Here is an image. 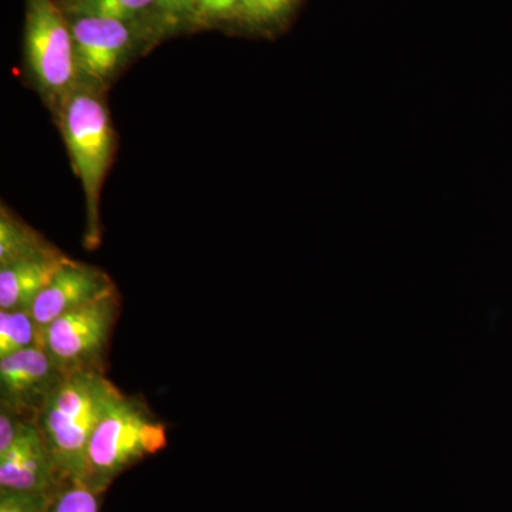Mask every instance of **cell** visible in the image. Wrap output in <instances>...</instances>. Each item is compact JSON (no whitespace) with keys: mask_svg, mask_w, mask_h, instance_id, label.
Instances as JSON below:
<instances>
[{"mask_svg":"<svg viewBox=\"0 0 512 512\" xmlns=\"http://www.w3.org/2000/svg\"><path fill=\"white\" fill-rule=\"evenodd\" d=\"M66 375L43 345L3 357L0 359V410L25 423L39 424L46 404Z\"/></svg>","mask_w":512,"mask_h":512,"instance_id":"cell-6","label":"cell"},{"mask_svg":"<svg viewBox=\"0 0 512 512\" xmlns=\"http://www.w3.org/2000/svg\"><path fill=\"white\" fill-rule=\"evenodd\" d=\"M25 424L28 423L5 410H0V454L6 453L12 447Z\"/></svg>","mask_w":512,"mask_h":512,"instance_id":"cell-17","label":"cell"},{"mask_svg":"<svg viewBox=\"0 0 512 512\" xmlns=\"http://www.w3.org/2000/svg\"><path fill=\"white\" fill-rule=\"evenodd\" d=\"M296 0H242L238 12L252 23H266L281 18Z\"/></svg>","mask_w":512,"mask_h":512,"instance_id":"cell-16","label":"cell"},{"mask_svg":"<svg viewBox=\"0 0 512 512\" xmlns=\"http://www.w3.org/2000/svg\"><path fill=\"white\" fill-rule=\"evenodd\" d=\"M35 229L13 217L5 207L0 215V268L49 247Z\"/></svg>","mask_w":512,"mask_h":512,"instance_id":"cell-11","label":"cell"},{"mask_svg":"<svg viewBox=\"0 0 512 512\" xmlns=\"http://www.w3.org/2000/svg\"><path fill=\"white\" fill-rule=\"evenodd\" d=\"M114 288L116 286L106 272L96 266L69 259L53 276L49 285L37 296L30 308L39 328L40 338L43 330L53 320L100 298Z\"/></svg>","mask_w":512,"mask_h":512,"instance_id":"cell-8","label":"cell"},{"mask_svg":"<svg viewBox=\"0 0 512 512\" xmlns=\"http://www.w3.org/2000/svg\"><path fill=\"white\" fill-rule=\"evenodd\" d=\"M157 0H63L62 9L74 18L114 19L120 22L136 18Z\"/></svg>","mask_w":512,"mask_h":512,"instance_id":"cell-13","label":"cell"},{"mask_svg":"<svg viewBox=\"0 0 512 512\" xmlns=\"http://www.w3.org/2000/svg\"><path fill=\"white\" fill-rule=\"evenodd\" d=\"M64 483L39 426L25 424L12 447L0 454V490L52 493Z\"/></svg>","mask_w":512,"mask_h":512,"instance_id":"cell-9","label":"cell"},{"mask_svg":"<svg viewBox=\"0 0 512 512\" xmlns=\"http://www.w3.org/2000/svg\"><path fill=\"white\" fill-rule=\"evenodd\" d=\"M242 0H197L195 18H220L238 10Z\"/></svg>","mask_w":512,"mask_h":512,"instance_id":"cell-18","label":"cell"},{"mask_svg":"<svg viewBox=\"0 0 512 512\" xmlns=\"http://www.w3.org/2000/svg\"><path fill=\"white\" fill-rule=\"evenodd\" d=\"M167 447V427L146 403L114 386L87 448L84 484L100 494L114 478Z\"/></svg>","mask_w":512,"mask_h":512,"instance_id":"cell-1","label":"cell"},{"mask_svg":"<svg viewBox=\"0 0 512 512\" xmlns=\"http://www.w3.org/2000/svg\"><path fill=\"white\" fill-rule=\"evenodd\" d=\"M36 345L42 338L30 309L0 311V359Z\"/></svg>","mask_w":512,"mask_h":512,"instance_id":"cell-12","label":"cell"},{"mask_svg":"<svg viewBox=\"0 0 512 512\" xmlns=\"http://www.w3.org/2000/svg\"><path fill=\"white\" fill-rule=\"evenodd\" d=\"M113 387L99 370L67 373L46 404L37 426L64 481L84 483L87 448Z\"/></svg>","mask_w":512,"mask_h":512,"instance_id":"cell-2","label":"cell"},{"mask_svg":"<svg viewBox=\"0 0 512 512\" xmlns=\"http://www.w3.org/2000/svg\"><path fill=\"white\" fill-rule=\"evenodd\" d=\"M52 493L0 490V512H46Z\"/></svg>","mask_w":512,"mask_h":512,"instance_id":"cell-15","label":"cell"},{"mask_svg":"<svg viewBox=\"0 0 512 512\" xmlns=\"http://www.w3.org/2000/svg\"><path fill=\"white\" fill-rule=\"evenodd\" d=\"M62 131L74 170L82 180L86 195L89 234L87 244L99 241V201L101 185L113 156L114 134L106 104L94 87H74L62 99Z\"/></svg>","mask_w":512,"mask_h":512,"instance_id":"cell-3","label":"cell"},{"mask_svg":"<svg viewBox=\"0 0 512 512\" xmlns=\"http://www.w3.org/2000/svg\"><path fill=\"white\" fill-rule=\"evenodd\" d=\"M80 481H66L53 494L46 512H99V497Z\"/></svg>","mask_w":512,"mask_h":512,"instance_id":"cell-14","label":"cell"},{"mask_svg":"<svg viewBox=\"0 0 512 512\" xmlns=\"http://www.w3.org/2000/svg\"><path fill=\"white\" fill-rule=\"evenodd\" d=\"M69 256L52 245L0 268V311L30 309Z\"/></svg>","mask_w":512,"mask_h":512,"instance_id":"cell-10","label":"cell"},{"mask_svg":"<svg viewBox=\"0 0 512 512\" xmlns=\"http://www.w3.org/2000/svg\"><path fill=\"white\" fill-rule=\"evenodd\" d=\"M26 56L43 92L63 99L72 92L77 73L72 26L55 0H28Z\"/></svg>","mask_w":512,"mask_h":512,"instance_id":"cell-5","label":"cell"},{"mask_svg":"<svg viewBox=\"0 0 512 512\" xmlns=\"http://www.w3.org/2000/svg\"><path fill=\"white\" fill-rule=\"evenodd\" d=\"M157 8L170 19H183L195 16L197 0H157Z\"/></svg>","mask_w":512,"mask_h":512,"instance_id":"cell-19","label":"cell"},{"mask_svg":"<svg viewBox=\"0 0 512 512\" xmlns=\"http://www.w3.org/2000/svg\"><path fill=\"white\" fill-rule=\"evenodd\" d=\"M120 313L117 289L64 313L42 335V345L64 372H103L104 356Z\"/></svg>","mask_w":512,"mask_h":512,"instance_id":"cell-4","label":"cell"},{"mask_svg":"<svg viewBox=\"0 0 512 512\" xmlns=\"http://www.w3.org/2000/svg\"><path fill=\"white\" fill-rule=\"evenodd\" d=\"M72 26L77 73L89 86L109 83L131 47L127 22L101 18H74Z\"/></svg>","mask_w":512,"mask_h":512,"instance_id":"cell-7","label":"cell"}]
</instances>
